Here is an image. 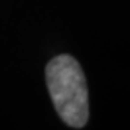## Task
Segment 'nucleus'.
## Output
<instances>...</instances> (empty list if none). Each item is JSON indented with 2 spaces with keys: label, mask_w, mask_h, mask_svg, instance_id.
Segmentation results:
<instances>
[{
  "label": "nucleus",
  "mask_w": 130,
  "mask_h": 130,
  "mask_svg": "<svg viewBox=\"0 0 130 130\" xmlns=\"http://www.w3.org/2000/svg\"><path fill=\"white\" fill-rule=\"evenodd\" d=\"M45 77L61 120L72 127H84L89 117V105L86 81L80 64L68 55L57 56L46 65Z\"/></svg>",
  "instance_id": "f257e3e1"
}]
</instances>
